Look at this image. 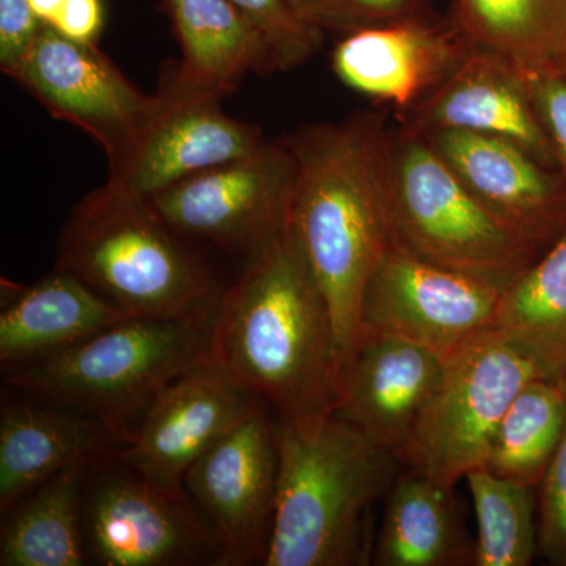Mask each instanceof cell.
<instances>
[{"mask_svg": "<svg viewBox=\"0 0 566 566\" xmlns=\"http://www.w3.org/2000/svg\"><path fill=\"white\" fill-rule=\"evenodd\" d=\"M262 33L275 70L289 71L311 61L324 32L305 22L289 0H230Z\"/></svg>", "mask_w": 566, "mask_h": 566, "instance_id": "83f0119b", "label": "cell"}, {"mask_svg": "<svg viewBox=\"0 0 566 566\" xmlns=\"http://www.w3.org/2000/svg\"><path fill=\"white\" fill-rule=\"evenodd\" d=\"M296 13L322 32L342 35L433 13L430 0H289Z\"/></svg>", "mask_w": 566, "mask_h": 566, "instance_id": "f1b7e54d", "label": "cell"}, {"mask_svg": "<svg viewBox=\"0 0 566 566\" xmlns=\"http://www.w3.org/2000/svg\"><path fill=\"white\" fill-rule=\"evenodd\" d=\"M536 378H547L545 370L512 335L490 326L469 337L446 356L409 468L449 486L483 468L506 409Z\"/></svg>", "mask_w": 566, "mask_h": 566, "instance_id": "52a82bcc", "label": "cell"}, {"mask_svg": "<svg viewBox=\"0 0 566 566\" xmlns=\"http://www.w3.org/2000/svg\"><path fill=\"white\" fill-rule=\"evenodd\" d=\"M528 85L538 120L566 180V73L557 65L528 71Z\"/></svg>", "mask_w": 566, "mask_h": 566, "instance_id": "4dcf8cb0", "label": "cell"}, {"mask_svg": "<svg viewBox=\"0 0 566 566\" xmlns=\"http://www.w3.org/2000/svg\"><path fill=\"white\" fill-rule=\"evenodd\" d=\"M181 51L167 66L182 91L226 98L248 74L275 73L262 33L230 0H163Z\"/></svg>", "mask_w": 566, "mask_h": 566, "instance_id": "44dd1931", "label": "cell"}, {"mask_svg": "<svg viewBox=\"0 0 566 566\" xmlns=\"http://www.w3.org/2000/svg\"><path fill=\"white\" fill-rule=\"evenodd\" d=\"M51 28L66 39L96 43L104 28L103 0H65V6Z\"/></svg>", "mask_w": 566, "mask_h": 566, "instance_id": "d6a6232c", "label": "cell"}, {"mask_svg": "<svg viewBox=\"0 0 566 566\" xmlns=\"http://www.w3.org/2000/svg\"><path fill=\"white\" fill-rule=\"evenodd\" d=\"M562 385L566 397V376ZM536 494L539 554L551 565L566 566V417L560 441L536 486Z\"/></svg>", "mask_w": 566, "mask_h": 566, "instance_id": "f546056e", "label": "cell"}, {"mask_svg": "<svg viewBox=\"0 0 566 566\" xmlns=\"http://www.w3.org/2000/svg\"><path fill=\"white\" fill-rule=\"evenodd\" d=\"M29 6L43 24L52 25L65 6V0H29Z\"/></svg>", "mask_w": 566, "mask_h": 566, "instance_id": "836d02e7", "label": "cell"}, {"mask_svg": "<svg viewBox=\"0 0 566 566\" xmlns=\"http://www.w3.org/2000/svg\"><path fill=\"white\" fill-rule=\"evenodd\" d=\"M493 326L520 342L547 378H565L566 230L501 293Z\"/></svg>", "mask_w": 566, "mask_h": 566, "instance_id": "cb8c5ba5", "label": "cell"}, {"mask_svg": "<svg viewBox=\"0 0 566 566\" xmlns=\"http://www.w3.org/2000/svg\"><path fill=\"white\" fill-rule=\"evenodd\" d=\"M411 132H468L501 137L557 169L536 115L527 73L504 55L479 50L424 102L397 117Z\"/></svg>", "mask_w": 566, "mask_h": 566, "instance_id": "ac0fdd59", "label": "cell"}, {"mask_svg": "<svg viewBox=\"0 0 566 566\" xmlns=\"http://www.w3.org/2000/svg\"><path fill=\"white\" fill-rule=\"evenodd\" d=\"M159 103L132 144L109 159L107 182L151 199L186 178L251 155L266 137L227 114L222 99L182 91L164 69Z\"/></svg>", "mask_w": 566, "mask_h": 566, "instance_id": "8fae6325", "label": "cell"}, {"mask_svg": "<svg viewBox=\"0 0 566 566\" xmlns=\"http://www.w3.org/2000/svg\"><path fill=\"white\" fill-rule=\"evenodd\" d=\"M279 482L264 566L371 564L368 512L397 460L335 412L275 422Z\"/></svg>", "mask_w": 566, "mask_h": 566, "instance_id": "277c9868", "label": "cell"}, {"mask_svg": "<svg viewBox=\"0 0 566 566\" xmlns=\"http://www.w3.org/2000/svg\"><path fill=\"white\" fill-rule=\"evenodd\" d=\"M472 51L450 14L433 11L344 35L331 63L342 84L400 117L438 91Z\"/></svg>", "mask_w": 566, "mask_h": 566, "instance_id": "2e32d148", "label": "cell"}, {"mask_svg": "<svg viewBox=\"0 0 566 566\" xmlns=\"http://www.w3.org/2000/svg\"><path fill=\"white\" fill-rule=\"evenodd\" d=\"M476 517L474 566H528L538 551V494L490 469L464 476Z\"/></svg>", "mask_w": 566, "mask_h": 566, "instance_id": "4316f807", "label": "cell"}, {"mask_svg": "<svg viewBox=\"0 0 566 566\" xmlns=\"http://www.w3.org/2000/svg\"><path fill=\"white\" fill-rule=\"evenodd\" d=\"M424 139L468 191L536 252L566 230V180L513 142L468 132H436Z\"/></svg>", "mask_w": 566, "mask_h": 566, "instance_id": "e0dca14e", "label": "cell"}, {"mask_svg": "<svg viewBox=\"0 0 566 566\" xmlns=\"http://www.w3.org/2000/svg\"><path fill=\"white\" fill-rule=\"evenodd\" d=\"M208 327L128 318L6 371L10 389L103 420L129 439L159 392L207 360Z\"/></svg>", "mask_w": 566, "mask_h": 566, "instance_id": "5b68a950", "label": "cell"}, {"mask_svg": "<svg viewBox=\"0 0 566 566\" xmlns=\"http://www.w3.org/2000/svg\"><path fill=\"white\" fill-rule=\"evenodd\" d=\"M566 397L562 381L528 382L499 424L483 468L528 486H538L565 427Z\"/></svg>", "mask_w": 566, "mask_h": 566, "instance_id": "484cf974", "label": "cell"}, {"mask_svg": "<svg viewBox=\"0 0 566 566\" xmlns=\"http://www.w3.org/2000/svg\"><path fill=\"white\" fill-rule=\"evenodd\" d=\"M0 364L33 363L128 319L80 279L61 270L22 285L2 279Z\"/></svg>", "mask_w": 566, "mask_h": 566, "instance_id": "ffe728a7", "label": "cell"}, {"mask_svg": "<svg viewBox=\"0 0 566 566\" xmlns=\"http://www.w3.org/2000/svg\"><path fill=\"white\" fill-rule=\"evenodd\" d=\"M43 22L29 0H0V70L9 73L32 46Z\"/></svg>", "mask_w": 566, "mask_h": 566, "instance_id": "1f68e13d", "label": "cell"}, {"mask_svg": "<svg viewBox=\"0 0 566 566\" xmlns=\"http://www.w3.org/2000/svg\"><path fill=\"white\" fill-rule=\"evenodd\" d=\"M7 76L55 120L98 142L107 161L132 144L159 103L158 93L139 91L96 43L66 39L46 24Z\"/></svg>", "mask_w": 566, "mask_h": 566, "instance_id": "30bf717a", "label": "cell"}, {"mask_svg": "<svg viewBox=\"0 0 566 566\" xmlns=\"http://www.w3.org/2000/svg\"><path fill=\"white\" fill-rule=\"evenodd\" d=\"M63 469L18 499L2 513L0 565L84 566V488L88 468Z\"/></svg>", "mask_w": 566, "mask_h": 566, "instance_id": "603a6c76", "label": "cell"}, {"mask_svg": "<svg viewBox=\"0 0 566 566\" xmlns=\"http://www.w3.org/2000/svg\"><path fill=\"white\" fill-rule=\"evenodd\" d=\"M296 164L285 142L186 178L151 197L164 221L185 238L211 241L248 264L289 229Z\"/></svg>", "mask_w": 566, "mask_h": 566, "instance_id": "9c48e42d", "label": "cell"}, {"mask_svg": "<svg viewBox=\"0 0 566 566\" xmlns=\"http://www.w3.org/2000/svg\"><path fill=\"white\" fill-rule=\"evenodd\" d=\"M449 14L472 46L526 73L554 65L566 40V0H453Z\"/></svg>", "mask_w": 566, "mask_h": 566, "instance_id": "d4e9b609", "label": "cell"}, {"mask_svg": "<svg viewBox=\"0 0 566 566\" xmlns=\"http://www.w3.org/2000/svg\"><path fill=\"white\" fill-rule=\"evenodd\" d=\"M453 486L409 468L387 493L371 554L378 566H474Z\"/></svg>", "mask_w": 566, "mask_h": 566, "instance_id": "7402d4cb", "label": "cell"}, {"mask_svg": "<svg viewBox=\"0 0 566 566\" xmlns=\"http://www.w3.org/2000/svg\"><path fill=\"white\" fill-rule=\"evenodd\" d=\"M275 422L264 406L223 436L185 476L221 546L219 566L264 565L277 499Z\"/></svg>", "mask_w": 566, "mask_h": 566, "instance_id": "7c38bea8", "label": "cell"}, {"mask_svg": "<svg viewBox=\"0 0 566 566\" xmlns=\"http://www.w3.org/2000/svg\"><path fill=\"white\" fill-rule=\"evenodd\" d=\"M389 214L395 244L504 292L542 253L468 191L430 142L390 128Z\"/></svg>", "mask_w": 566, "mask_h": 566, "instance_id": "8992f818", "label": "cell"}, {"mask_svg": "<svg viewBox=\"0 0 566 566\" xmlns=\"http://www.w3.org/2000/svg\"><path fill=\"white\" fill-rule=\"evenodd\" d=\"M554 65H557L558 69L564 70L566 73V40L564 43V46H562L560 54H558L556 63Z\"/></svg>", "mask_w": 566, "mask_h": 566, "instance_id": "e575fe53", "label": "cell"}, {"mask_svg": "<svg viewBox=\"0 0 566 566\" xmlns=\"http://www.w3.org/2000/svg\"><path fill=\"white\" fill-rule=\"evenodd\" d=\"M55 270L80 279L129 318L210 326L226 292L202 253L150 200L107 181L70 211Z\"/></svg>", "mask_w": 566, "mask_h": 566, "instance_id": "3957f363", "label": "cell"}, {"mask_svg": "<svg viewBox=\"0 0 566 566\" xmlns=\"http://www.w3.org/2000/svg\"><path fill=\"white\" fill-rule=\"evenodd\" d=\"M207 357L279 420L334 412L340 357L333 316L290 229L223 292Z\"/></svg>", "mask_w": 566, "mask_h": 566, "instance_id": "7a4b0ae2", "label": "cell"}, {"mask_svg": "<svg viewBox=\"0 0 566 566\" xmlns=\"http://www.w3.org/2000/svg\"><path fill=\"white\" fill-rule=\"evenodd\" d=\"M282 140L296 164L289 229L329 305L342 371L360 335L368 279L394 243L389 114L360 111Z\"/></svg>", "mask_w": 566, "mask_h": 566, "instance_id": "6da1fadb", "label": "cell"}, {"mask_svg": "<svg viewBox=\"0 0 566 566\" xmlns=\"http://www.w3.org/2000/svg\"><path fill=\"white\" fill-rule=\"evenodd\" d=\"M446 357L395 335L360 331L340 371L334 412L398 463L408 464L433 403Z\"/></svg>", "mask_w": 566, "mask_h": 566, "instance_id": "9a60e30c", "label": "cell"}, {"mask_svg": "<svg viewBox=\"0 0 566 566\" xmlns=\"http://www.w3.org/2000/svg\"><path fill=\"white\" fill-rule=\"evenodd\" d=\"M263 401L210 360L164 387L114 458L175 497H188L185 476L216 442Z\"/></svg>", "mask_w": 566, "mask_h": 566, "instance_id": "5bb4252c", "label": "cell"}, {"mask_svg": "<svg viewBox=\"0 0 566 566\" xmlns=\"http://www.w3.org/2000/svg\"><path fill=\"white\" fill-rule=\"evenodd\" d=\"M126 439L96 417L2 392L0 512L63 469L114 458Z\"/></svg>", "mask_w": 566, "mask_h": 566, "instance_id": "d6986e66", "label": "cell"}, {"mask_svg": "<svg viewBox=\"0 0 566 566\" xmlns=\"http://www.w3.org/2000/svg\"><path fill=\"white\" fill-rule=\"evenodd\" d=\"M85 546L103 566H199L221 560L210 523L189 497H175L115 458L88 468Z\"/></svg>", "mask_w": 566, "mask_h": 566, "instance_id": "ba28073f", "label": "cell"}, {"mask_svg": "<svg viewBox=\"0 0 566 566\" xmlns=\"http://www.w3.org/2000/svg\"><path fill=\"white\" fill-rule=\"evenodd\" d=\"M501 293L392 243L368 279L360 331L395 335L446 357L493 326Z\"/></svg>", "mask_w": 566, "mask_h": 566, "instance_id": "4fadbf2b", "label": "cell"}]
</instances>
